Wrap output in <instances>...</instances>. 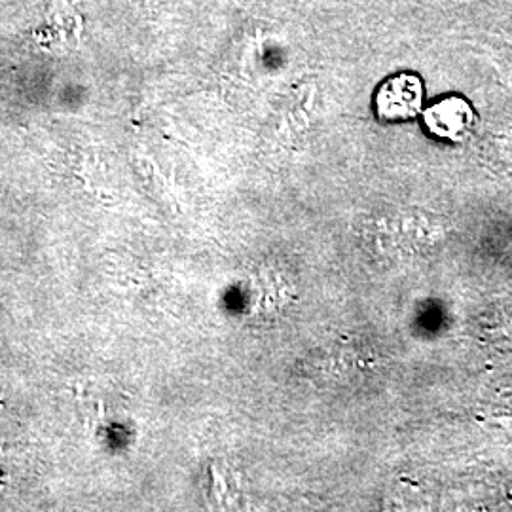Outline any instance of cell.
Instances as JSON below:
<instances>
[{
    "label": "cell",
    "instance_id": "7a4b0ae2",
    "mask_svg": "<svg viewBox=\"0 0 512 512\" xmlns=\"http://www.w3.org/2000/svg\"><path fill=\"white\" fill-rule=\"evenodd\" d=\"M475 124V112L461 97H448L425 112V126L448 141L463 139Z\"/></svg>",
    "mask_w": 512,
    "mask_h": 512
},
{
    "label": "cell",
    "instance_id": "6da1fadb",
    "mask_svg": "<svg viewBox=\"0 0 512 512\" xmlns=\"http://www.w3.org/2000/svg\"><path fill=\"white\" fill-rule=\"evenodd\" d=\"M423 90L418 76L399 74L387 80L376 97V109L380 118L389 122L410 120L421 109Z\"/></svg>",
    "mask_w": 512,
    "mask_h": 512
}]
</instances>
